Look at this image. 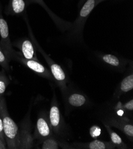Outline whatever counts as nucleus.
Instances as JSON below:
<instances>
[{
	"label": "nucleus",
	"mask_w": 133,
	"mask_h": 149,
	"mask_svg": "<svg viewBox=\"0 0 133 149\" xmlns=\"http://www.w3.org/2000/svg\"><path fill=\"white\" fill-rule=\"evenodd\" d=\"M0 115L3 120L7 148H19L20 129L10 116L3 96H1L0 101Z\"/></svg>",
	"instance_id": "f257e3e1"
},
{
	"label": "nucleus",
	"mask_w": 133,
	"mask_h": 149,
	"mask_svg": "<svg viewBox=\"0 0 133 149\" xmlns=\"http://www.w3.org/2000/svg\"><path fill=\"white\" fill-rule=\"evenodd\" d=\"M30 34L32 38V40L34 42V45L35 46L36 48L41 52L42 55L44 56V58H45L47 64H49L50 69V72L52 74L53 77L54 78V80L56 82L59 87H60L62 92L63 93H65L67 91L68 80L65 71L60 65L56 64L53 59L42 50V49L39 45L38 43L34 38L32 33H31Z\"/></svg>",
	"instance_id": "f03ea898"
},
{
	"label": "nucleus",
	"mask_w": 133,
	"mask_h": 149,
	"mask_svg": "<svg viewBox=\"0 0 133 149\" xmlns=\"http://www.w3.org/2000/svg\"><path fill=\"white\" fill-rule=\"evenodd\" d=\"M97 0H87L82 5L78 17L72 24V33L76 37L81 36L88 17L97 6Z\"/></svg>",
	"instance_id": "7ed1b4c3"
},
{
	"label": "nucleus",
	"mask_w": 133,
	"mask_h": 149,
	"mask_svg": "<svg viewBox=\"0 0 133 149\" xmlns=\"http://www.w3.org/2000/svg\"><path fill=\"white\" fill-rule=\"evenodd\" d=\"M11 59H14V60L19 62L20 63L25 65L28 68L34 71L35 73L38 74L39 76H41L42 77L54 81L50 71H49L44 65H42L38 61L34 60V59H25L20 55L19 52H17L16 51H14Z\"/></svg>",
	"instance_id": "20e7f679"
},
{
	"label": "nucleus",
	"mask_w": 133,
	"mask_h": 149,
	"mask_svg": "<svg viewBox=\"0 0 133 149\" xmlns=\"http://www.w3.org/2000/svg\"><path fill=\"white\" fill-rule=\"evenodd\" d=\"M53 136V131L49 122V116L45 113H40L37 118L33 136L34 139L43 141Z\"/></svg>",
	"instance_id": "39448f33"
},
{
	"label": "nucleus",
	"mask_w": 133,
	"mask_h": 149,
	"mask_svg": "<svg viewBox=\"0 0 133 149\" xmlns=\"http://www.w3.org/2000/svg\"><path fill=\"white\" fill-rule=\"evenodd\" d=\"M0 36H1L0 47L8 58L10 60H11L12 56L15 51L12 47L7 23L1 14L0 15Z\"/></svg>",
	"instance_id": "423d86ee"
},
{
	"label": "nucleus",
	"mask_w": 133,
	"mask_h": 149,
	"mask_svg": "<svg viewBox=\"0 0 133 149\" xmlns=\"http://www.w3.org/2000/svg\"><path fill=\"white\" fill-rule=\"evenodd\" d=\"M49 119L53 133L56 135H60L63 131L64 124L63 118L56 100H53L51 102Z\"/></svg>",
	"instance_id": "0eeeda50"
},
{
	"label": "nucleus",
	"mask_w": 133,
	"mask_h": 149,
	"mask_svg": "<svg viewBox=\"0 0 133 149\" xmlns=\"http://www.w3.org/2000/svg\"><path fill=\"white\" fill-rule=\"evenodd\" d=\"M105 123L110 126L120 130L129 139L132 141L133 125L128 118L126 117H112L105 120Z\"/></svg>",
	"instance_id": "6e6552de"
},
{
	"label": "nucleus",
	"mask_w": 133,
	"mask_h": 149,
	"mask_svg": "<svg viewBox=\"0 0 133 149\" xmlns=\"http://www.w3.org/2000/svg\"><path fill=\"white\" fill-rule=\"evenodd\" d=\"M12 45L20 50L19 52L24 58L38 61L36 54L35 48L34 43L30 39L24 38L18 40Z\"/></svg>",
	"instance_id": "1a4fd4ad"
},
{
	"label": "nucleus",
	"mask_w": 133,
	"mask_h": 149,
	"mask_svg": "<svg viewBox=\"0 0 133 149\" xmlns=\"http://www.w3.org/2000/svg\"><path fill=\"white\" fill-rule=\"evenodd\" d=\"M34 136L31 134V128L29 124L22 125L20 129L19 148H31L34 146Z\"/></svg>",
	"instance_id": "9d476101"
},
{
	"label": "nucleus",
	"mask_w": 133,
	"mask_h": 149,
	"mask_svg": "<svg viewBox=\"0 0 133 149\" xmlns=\"http://www.w3.org/2000/svg\"><path fill=\"white\" fill-rule=\"evenodd\" d=\"M29 4L27 0H9L6 14L12 16L22 14Z\"/></svg>",
	"instance_id": "9b49d317"
},
{
	"label": "nucleus",
	"mask_w": 133,
	"mask_h": 149,
	"mask_svg": "<svg viewBox=\"0 0 133 149\" xmlns=\"http://www.w3.org/2000/svg\"><path fill=\"white\" fill-rule=\"evenodd\" d=\"M73 148H87V149H113L115 146L111 141H103L98 140L89 143L73 144Z\"/></svg>",
	"instance_id": "f8f14e48"
},
{
	"label": "nucleus",
	"mask_w": 133,
	"mask_h": 149,
	"mask_svg": "<svg viewBox=\"0 0 133 149\" xmlns=\"http://www.w3.org/2000/svg\"><path fill=\"white\" fill-rule=\"evenodd\" d=\"M100 58L105 64L118 68H121L124 65V62L118 57L112 54H101Z\"/></svg>",
	"instance_id": "ddd939ff"
},
{
	"label": "nucleus",
	"mask_w": 133,
	"mask_h": 149,
	"mask_svg": "<svg viewBox=\"0 0 133 149\" xmlns=\"http://www.w3.org/2000/svg\"><path fill=\"white\" fill-rule=\"evenodd\" d=\"M68 102L72 107H81L87 103V98L83 94L73 93L69 95L68 97Z\"/></svg>",
	"instance_id": "4468645a"
},
{
	"label": "nucleus",
	"mask_w": 133,
	"mask_h": 149,
	"mask_svg": "<svg viewBox=\"0 0 133 149\" xmlns=\"http://www.w3.org/2000/svg\"><path fill=\"white\" fill-rule=\"evenodd\" d=\"M59 147L62 148H73V147L59 141L53 137L46 139L42 141V148L43 149H58Z\"/></svg>",
	"instance_id": "2eb2a0df"
},
{
	"label": "nucleus",
	"mask_w": 133,
	"mask_h": 149,
	"mask_svg": "<svg viewBox=\"0 0 133 149\" xmlns=\"http://www.w3.org/2000/svg\"><path fill=\"white\" fill-rule=\"evenodd\" d=\"M103 124H104V126L105 127L109 133L111 142L115 146V148L120 149L127 148V146L124 143L121 137L111 129L110 126L108 124L105 123V122H103Z\"/></svg>",
	"instance_id": "dca6fc26"
},
{
	"label": "nucleus",
	"mask_w": 133,
	"mask_h": 149,
	"mask_svg": "<svg viewBox=\"0 0 133 149\" xmlns=\"http://www.w3.org/2000/svg\"><path fill=\"white\" fill-rule=\"evenodd\" d=\"M133 88V74L131 73L125 77L121 82L118 93L120 95L131 91Z\"/></svg>",
	"instance_id": "f3484780"
},
{
	"label": "nucleus",
	"mask_w": 133,
	"mask_h": 149,
	"mask_svg": "<svg viewBox=\"0 0 133 149\" xmlns=\"http://www.w3.org/2000/svg\"><path fill=\"white\" fill-rule=\"evenodd\" d=\"M5 72L6 71L4 69L0 71V96H3L10 83Z\"/></svg>",
	"instance_id": "a211bd4d"
},
{
	"label": "nucleus",
	"mask_w": 133,
	"mask_h": 149,
	"mask_svg": "<svg viewBox=\"0 0 133 149\" xmlns=\"http://www.w3.org/2000/svg\"><path fill=\"white\" fill-rule=\"evenodd\" d=\"M10 59L6 56V55L3 51L1 47H0V65L3 67L5 71L9 72L10 71V67H9V62Z\"/></svg>",
	"instance_id": "6ab92c4d"
},
{
	"label": "nucleus",
	"mask_w": 133,
	"mask_h": 149,
	"mask_svg": "<svg viewBox=\"0 0 133 149\" xmlns=\"http://www.w3.org/2000/svg\"><path fill=\"white\" fill-rule=\"evenodd\" d=\"M115 109L117 111H133V100L131 99L124 104L119 103V104H118V105L115 107Z\"/></svg>",
	"instance_id": "aec40b11"
},
{
	"label": "nucleus",
	"mask_w": 133,
	"mask_h": 149,
	"mask_svg": "<svg viewBox=\"0 0 133 149\" xmlns=\"http://www.w3.org/2000/svg\"><path fill=\"white\" fill-rule=\"evenodd\" d=\"M27 1L29 3V4L31 3H37L39 4L40 6H41L43 8H44L46 9V10L49 13V14L50 15V16L53 19V16L54 14L51 13V11L50 10V9L47 7V6L46 5L45 3L44 2L43 0H27Z\"/></svg>",
	"instance_id": "412c9836"
},
{
	"label": "nucleus",
	"mask_w": 133,
	"mask_h": 149,
	"mask_svg": "<svg viewBox=\"0 0 133 149\" xmlns=\"http://www.w3.org/2000/svg\"><path fill=\"white\" fill-rule=\"evenodd\" d=\"M101 129L100 127H97V126H93L90 130V136L93 137V138H97V137H99L100 134H101Z\"/></svg>",
	"instance_id": "4be33fe9"
},
{
	"label": "nucleus",
	"mask_w": 133,
	"mask_h": 149,
	"mask_svg": "<svg viewBox=\"0 0 133 149\" xmlns=\"http://www.w3.org/2000/svg\"><path fill=\"white\" fill-rule=\"evenodd\" d=\"M0 139H1V140L4 143L6 144L4 132V128H3V120H2V118L1 115H0Z\"/></svg>",
	"instance_id": "5701e85b"
},
{
	"label": "nucleus",
	"mask_w": 133,
	"mask_h": 149,
	"mask_svg": "<svg viewBox=\"0 0 133 149\" xmlns=\"http://www.w3.org/2000/svg\"><path fill=\"white\" fill-rule=\"evenodd\" d=\"M5 148H7V145L6 144L4 143L1 140V139H0V149H5Z\"/></svg>",
	"instance_id": "b1692460"
},
{
	"label": "nucleus",
	"mask_w": 133,
	"mask_h": 149,
	"mask_svg": "<svg viewBox=\"0 0 133 149\" xmlns=\"http://www.w3.org/2000/svg\"><path fill=\"white\" fill-rule=\"evenodd\" d=\"M85 0H80V3H79V6H81L82 4H84V2H85Z\"/></svg>",
	"instance_id": "393cba45"
},
{
	"label": "nucleus",
	"mask_w": 133,
	"mask_h": 149,
	"mask_svg": "<svg viewBox=\"0 0 133 149\" xmlns=\"http://www.w3.org/2000/svg\"><path fill=\"white\" fill-rule=\"evenodd\" d=\"M104 1H106V0H97V4L98 5L99 3H100L101 2H103Z\"/></svg>",
	"instance_id": "a878e982"
},
{
	"label": "nucleus",
	"mask_w": 133,
	"mask_h": 149,
	"mask_svg": "<svg viewBox=\"0 0 133 149\" xmlns=\"http://www.w3.org/2000/svg\"><path fill=\"white\" fill-rule=\"evenodd\" d=\"M1 14V8H0V15Z\"/></svg>",
	"instance_id": "bb28decb"
},
{
	"label": "nucleus",
	"mask_w": 133,
	"mask_h": 149,
	"mask_svg": "<svg viewBox=\"0 0 133 149\" xmlns=\"http://www.w3.org/2000/svg\"><path fill=\"white\" fill-rule=\"evenodd\" d=\"M1 96H0V101H1Z\"/></svg>",
	"instance_id": "cd10ccee"
}]
</instances>
